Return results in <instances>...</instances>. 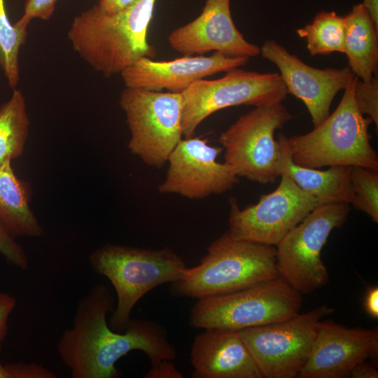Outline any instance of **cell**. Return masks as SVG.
<instances>
[{
	"label": "cell",
	"instance_id": "33",
	"mask_svg": "<svg viewBox=\"0 0 378 378\" xmlns=\"http://www.w3.org/2000/svg\"><path fill=\"white\" fill-rule=\"evenodd\" d=\"M364 306L365 311L373 318L378 317V288L374 286L368 289Z\"/></svg>",
	"mask_w": 378,
	"mask_h": 378
},
{
	"label": "cell",
	"instance_id": "29",
	"mask_svg": "<svg viewBox=\"0 0 378 378\" xmlns=\"http://www.w3.org/2000/svg\"><path fill=\"white\" fill-rule=\"evenodd\" d=\"M11 378H56L57 374L35 363L18 362L6 364Z\"/></svg>",
	"mask_w": 378,
	"mask_h": 378
},
{
	"label": "cell",
	"instance_id": "12",
	"mask_svg": "<svg viewBox=\"0 0 378 378\" xmlns=\"http://www.w3.org/2000/svg\"><path fill=\"white\" fill-rule=\"evenodd\" d=\"M273 192L260 196L259 202L240 209L230 199L228 232L234 238L276 246L288 232L316 206V198L284 175Z\"/></svg>",
	"mask_w": 378,
	"mask_h": 378
},
{
	"label": "cell",
	"instance_id": "6",
	"mask_svg": "<svg viewBox=\"0 0 378 378\" xmlns=\"http://www.w3.org/2000/svg\"><path fill=\"white\" fill-rule=\"evenodd\" d=\"M301 293L283 277L197 299L189 318L196 328L241 330L282 321L299 313Z\"/></svg>",
	"mask_w": 378,
	"mask_h": 378
},
{
	"label": "cell",
	"instance_id": "25",
	"mask_svg": "<svg viewBox=\"0 0 378 378\" xmlns=\"http://www.w3.org/2000/svg\"><path fill=\"white\" fill-rule=\"evenodd\" d=\"M351 203L378 223V169L351 166Z\"/></svg>",
	"mask_w": 378,
	"mask_h": 378
},
{
	"label": "cell",
	"instance_id": "8",
	"mask_svg": "<svg viewBox=\"0 0 378 378\" xmlns=\"http://www.w3.org/2000/svg\"><path fill=\"white\" fill-rule=\"evenodd\" d=\"M293 118L281 103L255 106L219 136L225 162L239 177L261 184L280 176L283 151L274 132Z\"/></svg>",
	"mask_w": 378,
	"mask_h": 378
},
{
	"label": "cell",
	"instance_id": "15",
	"mask_svg": "<svg viewBox=\"0 0 378 378\" xmlns=\"http://www.w3.org/2000/svg\"><path fill=\"white\" fill-rule=\"evenodd\" d=\"M378 353L377 328H351L320 321L308 359L300 378H344L357 364Z\"/></svg>",
	"mask_w": 378,
	"mask_h": 378
},
{
	"label": "cell",
	"instance_id": "2",
	"mask_svg": "<svg viewBox=\"0 0 378 378\" xmlns=\"http://www.w3.org/2000/svg\"><path fill=\"white\" fill-rule=\"evenodd\" d=\"M157 0H134L108 13L97 4L73 20L68 38L80 57L106 77L120 74L140 58L155 56L147 40Z\"/></svg>",
	"mask_w": 378,
	"mask_h": 378
},
{
	"label": "cell",
	"instance_id": "21",
	"mask_svg": "<svg viewBox=\"0 0 378 378\" xmlns=\"http://www.w3.org/2000/svg\"><path fill=\"white\" fill-rule=\"evenodd\" d=\"M344 52L352 73L364 82L377 74L378 27L362 5L344 16Z\"/></svg>",
	"mask_w": 378,
	"mask_h": 378
},
{
	"label": "cell",
	"instance_id": "14",
	"mask_svg": "<svg viewBox=\"0 0 378 378\" xmlns=\"http://www.w3.org/2000/svg\"><path fill=\"white\" fill-rule=\"evenodd\" d=\"M260 48L262 57L279 69L288 93L304 104L314 127L329 115L334 97L355 76L349 66L312 67L273 40L265 41Z\"/></svg>",
	"mask_w": 378,
	"mask_h": 378
},
{
	"label": "cell",
	"instance_id": "30",
	"mask_svg": "<svg viewBox=\"0 0 378 378\" xmlns=\"http://www.w3.org/2000/svg\"><path fill=\"white\" fill-rule=\"evenodd\" d=\"M16 304L15 297L0 290V350L8 332L9 317Z\"/></svg>",
	"mask_w": 378,
	"mask_h": 378
},
{
	"label": "cell",
	"instance_id": "23",
	"mask_svg": "<svg viewBox=\"0 0 378 378\" xmlns=\"http://www.w3.org/2000/svg\"><path fill=\"white\" fill-rule=\"evenodd\" d=\"M296 33L305 39L312 55L344 52L345 20L335 11L319 12Z\"/></svg>",
	"mask_w": 378,
	"mask_h": 378
},
{
	"label": "cell",
	"instance_id": "1",
	"mask_svg": "<svg viewBox=\"0 0 378 378\" xmlns=\"http://www.w3.org/2000/svg\"><path fill=\"white\" fill-rule=\"evenodd\" d=\"M115 305V297L103 284L92 286L80 298L73 323L63 331L57 345L71 377H120L116 362L133 350L144 352L151 365L176 358L166 331L154 321L131 318L124 331L112 330L107 315Z\"/></svg>",
	"mask_w": 378,
	"mask_h": 378
},
{
	"label": "cell",
	"instance_id": "11",
	"mask_svg": "<svg viewBox=\"0 0 378 378\" xmlns=\"http://www.w3.org/2000/svg\"><path fill=\"white\" fill-rule=\"evenodd\" d=\"M334 311L321 304L282 321L238 332L262 378L298 377L309 356L318 322Z\"/></svg>",
	"mask_w": 378,
	"mask_h": 378
},
{
	"label": "cell",
	"instance_id": "16",
	"mask_svg": "<svg viewBox=\"0 0 378 378\" xmlns=\"http://www.w3.org/2000/svg\"><path fill=\"white\" fill-rule=\"evenodd\" d=\"M167 40L172 48L184 56L211 51L248 58L260 54V47L246 41L236 27L230 0H206L199 16L173 30Z\"/></svg>",
	"mask_w": 378,
	"mask_h": 378
},
{
	"label": "cell",
	"instance_id": "26",
	"mask_svg": "<svg viewBox=\"0 0 378 378\" xmlns=\"http://www.w3.org/2000/svg\"><path fill=\"white\" fill-rule=\"evenodd\" d=\"M354 97L356 106L363 114L368 117L378 127V76L374 75L368 82L358 78L355 85Z\"/></svg>",
	"mask_w": 378,
	"mask_h": 378
},
{
	"label": "cell",
	"instance_id": "35",
	"mask_svg": "<svg viewBox=\"0 0 378 378\" xmlns=\"http://www.w3.org/2000/svg\"><path fill=\"white\" fill-rule=\"evenodd\" d=\"M361 4L378 27V0H363Z\"/></svg>",
	"mask_w": 378,
	"mask_h": 378
},
{
	"label": "cell",
	"instance_id": "31",
	"mask_svg": "<svg viewBox=\"0 0 378 378\" xmlns=\"http://www.w3.org/2000/svg\"><path fill=\"white\" fill-rule=\"evenodd\" d=\"M145 378H183L172 360H162L151 365L150 369L144 374Z\"/></svg>",
	"mask_w": 378,
	"mask_h": 378
},
{
	"label": "cell",
	"instance_id": "4",
	"mask_svg": "<svg viewBox=\"0 0 378 378\" xmlns=\"http://www.w3.org/2000/svg\"><path fill=\"white\" fill-rule=\"evenodd\" d=\"M91 269L113 285L117 298L109 327L122 332L139 300L155 287L177 280L187 267L183 259L169 247L147 249L106 244L88 256Z\"/></svg>",
	"mask_w": 378,
	"mask_h": 378
},
{
	"label": "cell",
	"instance_id": "19",
	"mask_svg": "<svg viewBox=\"0 0 378 378\" xmlns=\"http://www.w3.org/2000/svg\"><path fill=\"white\" fill-rule=\"evenodd\" d=\"M277 141L283 151L280 176L288 177L300 188L316 198L319 204L351 203V166H331L326 171L299 166L291 158L286 136L279 134Z\"/></svg>",
	"mask_w": 378,
	"mask_h": 378
},
{
	"label": "cell",
	"instance_id": "18",
	"mask_svg": "<svg viewBox=\"0 0 378 378\" xmlns=\"http://www.w3.org/2000/svg\"><path fill=\"white\" fill-rule=\"evenodd\" d=\"M190 351L195 378H262L239 332L204 329Z\"/></svg>",
	"mask_w": 378,
	"mask_h": 378
},
{
	"label": "cell",
	"instance_id": "34",
	"mask_svg": "<svg viewBox=\"0 0 378 378\" xmlns=\"http://www.w3.org/2000/svg\"><path fill=\"white\" fill-rule=\"evenodd\" d=\"M134 0H99L98 6L108 13H114L118 12Z\"/></svg>",
	"mask_w": 378,
	"mask_h": 378
},
{
	"label": "cell",
	"instance_id": "9",
	"mask_svg": "<svg viewBox=\"0 0 378 378\" xmlns=\"http://www.w3.org/2000/svg\"><path fill=\"white\" fill-rule=\"evenodd\" d=\"M288 92L278 73H259L234 68L217 79H201L181 92L184 138L193 136L199 125L221 109L239 105L270 106L281 103Z\"/></svg>",
	"mask_w": 378,
	"mask_h": 378
},
{
	"label": "cell",
	"instance_id": "32",
	"mask_svg": "<svg viewBox=\"0 0 378 378\" xmlns=\"http://www.w3.org/2000/svg\"><path fill=\"white\" fill-rule=\"evenodd\" d=\"M352 378H377L378 372L374 365L363 361L355 365L351 370L349 376Z\"/></svg>",
	"mask_w": 378,
	"mask_h": 378
},
{
	"label": "cell",
	"instance_id": "3",
	"mask_svg": "<svg viewBox=\"0 0 378 378\" xmlns=\"http://www.w3.org/2000/svg\"><path fill=\"white\" fill-rule=\"evenodd\" d=\"M274 246L239 239L228 231L215 239L193 267L172 283L178 297L202 298L244 288L280 276Z\"/></svg>",
	"mask_w": 378,
	"mask_h": 378
},
{
	"label": "cell",
	"instance_id": "17",
	"mask_svg": "<svg viewBox=\"0 0 378 378\" xmlns=\"http://www.w3.org/2000/svg\"><path fill=\"white\" fill-rule=\"evenodd\" d=\"M250 58L214 52L209 56H184L168 61L142 57L121 74L127 88L181 93L194 82L244 66Z\"/></svg>",
	"mask_w": 378,
	"mask_h": 378
},
{
	"label": "cell",
	"instance_id": "5",
	"mask_svg": "<svg viewBox=\"0 0 378 378\" xmlns=\"http://www.w3.org/2000/svg\"><path fill=\"white\" fill-rule=\"evenodd\" d=\"M357 78L353 77L336 109L312 131L286 136L296 164L313 169L346 165L378 169V156L369 132L372 120L363 116L355 102Z\"/></svg>",
	"mask_w": 378,
	"mask_h": 378
},
{
	"label": "cell",
	"instance_id": "28",
	"mask_svg": "<svg viewBox=\"0 0 378 378\" xmlns=\"http://www.w3.org/2000/svg\"><path fill=\"white\" fill-rule=\"evenodd\" d=\"M58 0H25L20 18L14 24L22 29H27L34 19L48 20L54 13Z\"/></svg>",
	"mask_w": 378,
	"mask_h": 378
},
{
	"label": "cell",
	"instance_id": "27",
	"mask_svg": "<svg viewBox=\"0 0 378 378\" xmlns=\"http://www.w3.org/2000/svg\"><path fill=\"white\" fill-rule=\"evenodd\" d=\"M0 255L6 261L17 267L25 270L29 265L28 256L23 248L0 220Z\"/></svg>",
	"mask_w": 378,
	"mask_h": 378
},
{
	"label": "cell",
	"instance_id": "10",
	"mask_svg": "<svg viewBox=\"0 0 378 378\" xmlns=\"http://www.w3.org/2000/svg\"><path fill=\"white\" fill-rule=\"evenodd\" d=\"M349 211L346 203L319 204L276 246L280 276L301 294L312 293L328 283L329 274L321 250L332 230L345 223Z\"/></svg>",
	"mask_w": 378,
	"mask_h": 378
},
{
	"label": "cell",
	"instance_id": "13",
	"mask_svg": "<svg viewBox=\"0 0 378 378\" xmlns=\"http://www.w3.org/2000/svg\"><path fill=\"white\" fill-rule=\"evenodd\" d=\"M222 150L210 146L206 139H182L167 160L169 167L158 186L159 192L201 199L231 190L239 176L225 162L217 160Z\"/></svg>",
	"mask_w": 378,
	"mask_h": 378
},
{
	"label": "cell",
	"instance_id": "7",
	"mask_svg": "<svg viewBox=\"0 0 378 378\" xmlns=\"http://www.w3.org/2000/svg\"><path fill=\"white\" fill-rule=\"evenodd\" d=\"M119 104L130 132V152L162 168L183 136L181 93L125 87Z\"/></svg>",
	"mask_w": 378,
	"mask_h": 378
},
{
	"label": "cell",
	"instance_id": "36",
	"mask_svg": "<svg viewBox=\"0 0 378 378\" xmlns=\"http://www.w3.org/2000/svg\"><path fill=\"white\" fill-rule=\"evenodd\" d=\"M0 378H11L10 372L7 369L6 364L4 365L0 361Z\"/></svg>",
	"mask_w": 378,
	"mask_h": 378
},
{
	"label": "cell",
	"instance_id": "24",
	"mask_svg": "<svg viewBox=\"0 0 378 378\" xmlns=\"http://www.w3.org/2000/svg\"><path fill=\"white\" fill-rule=\"evenodd\" d=\"M27 36V29L10 22L5 1L0 0V68L13 90L17 88L20 79V51Z\"/></svg>",
	"mask_w": 378,
	"mask_h": 378
},
{
	"label": "cell",
	"instance_id": "20",
	"mask_svg": "<svg viewBox=\"0 0 378 378\" xmlns=\"http://www.w3.org/2000/svg\"><path fill=\"white\" fill-rule=\"evenodd\" d=\"M30 191L29 184L15 175L10 160L0 164V220L15 237L43 233L29 206Z\"/></svg>",
	"mask_w": 378,
	"mask_h": 378
},
{
	"label": "cell",
	"instance_id": "22",
	"mask_svg": "<svg viewBox=\"0 0 378 378\" xmlns=\"http://www.w3.org/2000/svg\"><path fill=\"white\" fill-rule=\"evenodd\" d=\"M29 123L25 97L20 90L15 88L0 106V164L22 155Z\"/></svg>",
	"mask_w": 378,
	"mask_h": 378
}]
</instances>
